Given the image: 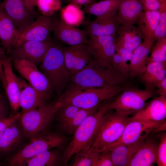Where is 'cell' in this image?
<instances>
[{"instance_id":"cell-1","label":"cell","mask_w":166,"mask_h":166,"mask_svg":"<svg viewBox=\"0 0 166 166\" xmlns=\"http://www.w3.org/2000/svg\"><path fill=\"white\" fill-rule=\"evenodd\" d=\"M127 81V78L111 66H103L92 58L81 70L71 76L65 91L81 90L122 85Z\"/></svg>"},{"instance_id":"cell-2","label":"cell","mask_w":166,"mask_h":166,"mask_svg":"<svg viewBox=\"0 0 166 166\" xmlns=\"http://www.w3.org/2000/svg\"><path fill=\"white\" fill-rule=\"evenodd\" d=\"M39 68L49 82L53 91L58 97L60 96L67 87L71 76L65 65L63 47L54 42Z\"/></svg>"},{"instance_id":"cell-3","label":"cell","mask_w":166,"mask_h":166,"mask_svg":"<svg viewBox=\"0 0 166 166\" xmlns=\"http://www.w3.org/2000/svg\"><path fill=\"white\" fill-rule=\"evenodd\" d=\"M123 85L92 88L81 90L65 91L56 100L61 106L72 105L82 109L98 106L101 103L111 100L125 88Z\"/></svg>"},{"instance_id":"cell-4","label":"cell","mask_w":166,"mask_h":166,"mask_svg":"<svg viewBox=\"0 0 166 166\" xmlns=\"http://www.w3.org/2000/svg\"><path fill=\"white\" fill-rule=\"evenodd\" d=\"M110 100L103 101L97 110L88 116L76 129L66 151L65 164L75 154L87 146H92L102 118L109 109Z\"/></svg>"},{"instance_id":"cell-5","label":"cell","mask_w":166,"mask_h":166,"mask_svg":"<svg viewBox=\"0 0 166 166\" xmlns=\"http://www.w3.org/2000/svg\"><path fill=\"white\" fill-rule=\"evenodd\" d=\"M128 112L108 109L104 115L92 147L101 151L117 141L129 122Z\"/></svg>"},{"instance_id":"cell-6","label":"cell","mask_w":166,"mask_h":166,"mask_svg":"<svg viewBox=\"0 0 166 166\" xmlns=\"http://www.w3.org/2000/svg\"><path fill=\"white\" fill-rule=\"evenodd\" d=\"M60 106L56 101L22 114L20 121L26 138L30 141L47 132Z\"/></svg>"},{"instance_id":"cell-7","label":"cell","mask_w":166,"mask_h":166,"mask_svg":"<svg viewBox=\"0 0 166 166\" xmlns=\"http://www.w3.org/2000/svg\"><path fill=\"white\" fill-rule=\"evenodd\" d=\"M65 139L57 133L46 132L30 141L14 154L10 156L7 164L10 166H24L25 162L39 153L58 147Z\"/></svg>"},{"instance_id":"cell-8","label":"cell","mask_w":166,"mask_h":166,"mask_svg":"<svg viewBox=\"0 0 166 166\" xmlns=\"http://www.w3.org/2000/svg\"><path fill=\"white\" fill-rule=\"evenodd\" d=\"M155 93V91L125 87L115 100L109 101L108 109L135 114Z\"/></svg>"},{"instance_id":"cell-9","label":"cell","mask_w":166,"mask_h":166,"mask_svg":"<svg viewBox=\"0 0 166 166\" xmlns=\"http://www.w3.org/2000/svg\"><path fill=\"white\" fill-rule=\"evenodd\" d=\"M13 65L19 73L47 101L53 91L45 75L33 63L25 60L13 59Z\"/></svg>"},{"instance_id":"cell-10","label":"cell","mask_w":166,"mask_h":166,"mask_svg":"<svg viewBox=\"0 0 166 166\" xmlns=\"http://www.w3.org/2000/svg\"><path fill=\"white\" fill-rule=\"evenodd\" d=\"M58 18L54 14L49 16L40 15L19 33L12 49L26 41H42L50 40V34Z\"/></svg>"},{"instance_id":"cell-11","label":"cell","mask_w":166,"mask_h":166,"mask_svg":"<svg viewBox=\"0 0 166 166\" xmlns=\"http://www.w3.org/2000/svg\"><path fill=\"white\" fill-rule=\"evenodd\" d=\"M53 42L51 40L26 41L11 49L8 54L11 59L25 60L37 65L43 61Z\"/></svg>"},{"instance_id":"cell-12","label":"cell","mask_w":166,"mask_h":166,"mask_svg":"<svg viewBox=\"0 0 166 166\" xmlns=\"http://www.w3.org/2000/svg\"><path fill=\"white\" fill-rule=\"evenodd\" d=\"M164 121L155 122L138 120L129 121L120 138L106 148L145 140L155 128Z\"/></svg>"},{"instance_id":"cell-13","label":"cell","mask_w":166,"mask_h":166,"mask_svg":"<svg viewBox=\"0 0 166 166\" xmlns=\"http://www.w3.org/2000/svg\"><path fill=\"white\" fill-rule=\"evenodd\" d=\"M115 36L90 37L86 44L87 49L94 58L101 65H111L113 57L116 53Z\"/></svg>"},{"instance_id":"cell-14","label":"cell","mask_w":166,"mask_h":166,"mask_svg":"<svg viewBox=\"0 0 166 166\" xmlns=\"http://www.w3.org/2000/svg\"><path fill=\"white\" fill-rule=\"evenodd\" d=\"M4 9L19 33L40 16L39 13L29 9L23 0H4Z\"/></svg>"},{"instance_id":"cell-15","label":"cell","mask_w":166,"mask_h":166,"mask_svg":"<svg viewBox=\"0 0 166 166\" xmlns=\"http://www.w3.org/2000/svg\"><path fill=\"white\" fill-rule=\"evenodd\" d=\"M19 119L6 128L0 138V155L11 156L23 146L22 145L26 137Z\"/></svg>"},{"instance_id":"cell-16","label":"cell","mask_w":166,"mask_h":166,"mask_svg":"<svg viewBox=\"0 0 166 166\" xmlns=\"http://www.w3.org/2000/svg\"><path fill=\"white\" fill-rule=\"evenodd\" d=\"M65 65L71 76L81 70L93 58L86 43L63 47Z\"/></svg>"},{"instance_id":"cell-17","label":"cell","mask_w":166,"mask_h":166,"mask_svg":"<svg viewBox=\"0 0 166 166\" xmlns=\"http://www.w3.org/2000/svg\"><path fill=\"white\" fill-rule=\"evenodd\" d=\"M117 13L96 17L93 20H86L82 24L90 37L116 36L119 25L115 16Z\"/></svg>"},{"instance_id":"cell-18","label":"cell","mask_w":166,"mask_h":166,"mask_svg":"<svg viewBox=\"0 0 166 166\" xmlns=\"http://www.w3.org/2000/svg\"><path fill=\"white\" fill-rule=\"evenodd\" d=\"M1 61L5 80L3 87L11 109L16 111L20 107L19 90L17 76L13 71L10 57H1Z\"/></svg>"},{"instance_id":"cell-19","label":"cell","mask_w":166,"mask_h":166,"mask_svg":"<svg viewBox=\"0 0 166 166\" xmlns=\"http://www.w3.org/2000/svg\"><path fill=\"white\" fill-rule=\"evenodd\" d=\"M56 38L62 43L69 46L82 43L87 44L88 41L86 31L68 25L60 18H58L53 31Z\"/></svg>"},{"instance_id":"cell-20","label":"cell","mask_w":166,"mask_h":166,"mask_svg":"<svg viewBox=\"0 0 166 166\" xmlns=\"http://www.w3.org/2000/svg\"><path fill=\"white\" fill-rule=\"evenodd\" d=\"M166 117V97L160 96L154 98L144 107L128 118L129 121L141 120L163 121Z\"/></svg>"},{"instance_id":"cell-21","label":"cell","mask_w":166,"mask_h":166,"mask_svg":"<svg viewBox=\"0 0 166 166\" xmlns=\"http://www.w3.org/2000/svg\"><path fill=\"white\" fill-rule=\"evenodd\" d=\"M17 79L19 88L21 114L46 103L47 101L25 80L17 76Z\"/></svg>"},{"instance_id":"cell-22","label":"cell","mask_w":166,"mask_h":166,"mask_svg":"<svg viewBox=\"0 0 166 166\" xmlns=\"http://www.w3.org/2000/svg\"><path fill=\"white\" fill-rule=\"evenodd\" d=\"M143 11L140 0H122L115 16L119 26L133 25Z\"/></svg>"},{"instance_id":"cell-23","label":"cell","mask_w":166,"mask_h":166,"mask_svg":"<svg viewBox=\"0 0 166 166\" xmlns=\"http://www.w3.org/2000/svg\"><path fill=\"white\" fill-rule=\"evenodd\" d=\"M158 139L149 136L132 159L128 166H151L156 162Z\"/></svg>"},{"instance_id":"cell-24","label":"cell","mask_w":166,"mask_h":166,"mask_svg":"<svg viewBox=\"0 0 166 166\" xmlns=\"http://www.w3.org/2000/svg\"><path fill=\"white\" fill-rule=\"evenodd\" d=\"M19 32L0 4V44L8 54L17 40Z\"/></svg>"},{"instance_id":"cell-25","label":"cell","mask_w":166,"mask_h":166,"mask_svg":"<svg viewBox=\"0 0 166 166\" xmlns=\"http://www.w3.org/2000/svg\"><path fill=\"white\" fill-rule=\"evenodd\" d=\"M142 36L134 25L119 26L115 38V46L133 51L142 42Z\"/></svg>"},{"instance_id":"cell-26","label":"cell","mask_w":166,"mask_h":166,"mask_svg":"<svg viewBox=\"0 0 166 166\" xmlns=\"http://www.w3.org/2000/svg\"><path fill=\"white\" fill-rule=\"evenodd\" d=\"M160 17V10L145 11L140 14L136 24L143 41L154 43V35Z\"/></svg>"},{"instance_id":"cell-27","label":"cell","mask_w":166,"mask_h":166,"mask_svg":"<svg viewBox=\"0 0 166 166\" xmlns=\"http://www.w3.org/2000/svg\"><path fill=\"white\" fill-rule=\"evenodd\" d=\"M154 44L143 41L133 51L132 57L129 64L130 68L129 77L139 76L144 72L149 55Z\"/></svg>"},{"instance_id":"cell-28","label":"cell","mask_w":166,"mask_h":166,"mask_svg":"<svg viewBox=\"0 0 166 166\" xmlns=\"http://www.w3.org/2000/svg\"><path fill=\"white\" fill-rule=\"evenodd\" d=\"M139 77L146 89L154 91L157 85L166 77V63L152 62L147 64L144 71Z\"/></svg>"},{"instance_id":"cell-29","label":"cell","mask_w":166,"mask_h":166,"mask_svg":"<svg viewBox=\"0 0 166 166\" xmlns=\"http://www.w3.org/2000/svg\"><path fill=\"white\" fill-rule=\"evenodd\" d=\"M144 140L130 144L121 145L106 148L111 151L114 166H128L132 159L142 146Z\"/></svg>"},{"instance_id":"cell-30","label":"cell","mask_w":166,"mask_h":166,"mask_svg":"<svg viewBox=\"0 0 166 166\" xmlns=\"http://www.w3.org/2000/svg\"><path fill=\"white\" fill-rule=\"evenodd\" d=\"M61 158V153L58 150L50 149L28 160L25 162L24 166H57L59 164Z\"/></svg>"},{"instance_id":"cell-31","label":"cell","mask_w":166,"mask_h":166,"mask_svg":"<svg viewBox=\"0 0 166 166\" xmlns=\"http://www.w3.org/2000/svg\"><path fill=\"white\" fill-rule=\"evenodd\" d=\"M122 0H105L84 6L82 10L85 14L96 17L117 13Z\"/></svg>"},{"instance_id":"cell-32","label":"cell","mask_w":166,"mask_h":166,"mask_svg":"<svg viewBox=\"0 0 166 166\" xmlns=\"http://www.w3.org/2000/svg\"><path fill=\"white\" fill-rule=\"evenodd\" d=\"M85 14L78 5L71 2L61 10L60 19L68 25L77 27L83 21Z\"/></svg>"},{"instance_id":"cell-33","label":"cell","mask_w":166,"mask_h":166,"mask_svg":"<svg viewBox=\"0 0 166 166\" xmlns=\"http://www.w3.org/2000/svg\"><path fill=\"white\" fill-rule=\"evenodd\" d=\"M100 105L90 109L81 108L62 130L68 134L73 135L85 119L95 112Z\"/></svg>"},{"instance_id":"cell-34","label":"cell","mask_w":166,"mask_h":166,"mask_svg":"<svg viewBox=\"0 0 166 166\" xmlns=\"http://www.w3.org/2000/svg\"><path fill=\"white\" fill-rule=\"evenodd\" d=\"M156 41L147 64L152 62L166 63V37L158 39Z\"/></svg>"},{"instance_id":"cell-35","label":"cell","mask_w":166,"mask_h":166,"mask_svg":"<svg viewBox=\"0 0 166 166\" xmlns=\"http://www.w3.org/2000/svg\"><path fill=\"white\" fill-rule=\"evenodd\" d=\"M81 109L72 105L60 107L56 113L60 127L62 129Z\"/></svg>"},{"instance_id":"cell-36","label":"cell","mask_w":166,"mask_h":166,"mask_svg":"<svg viewBox=\"0 0 166 166\" xmlns=\"http://www.w3.org/2000/svg\"><path fill=\"white\" fill-rule=\"evenodd\" d=\"M95 150L92 146L82 149L74 155L73 166H92Z\"/></svg>"},{"instance_id":"cell-37","label":"cell","mask_w":166,"mask_h":166,"mask_svg":"<svg viewBox=\"0 0 166 166\" xmlns=\"http://www.w3.org/2000/svg\"><path fill=\"white\" fill-rule=\"evenodd\" d=\"M61 4L59 0H35V3L42 15L45 16L54 14L60 9Z\"/></svg>"},{"instance_id":"cell-38","label":"cell","mask_w":166,"mask_h":166,"mask_svg":"<svg viewBox=\"0 0 166 166\" xmlns=\"http://www.w3.org/2000/svg\"><path fill=\"white\" fill-rule=\"evenodd\" d=\"M127 61L121 55L115 53L113 57L111 62L113 68L119 72L127 79L129 77L130 71L129 66L127 63Z\"/></svg>"},{"instance_id":"cell-39","label":"cell","mask_w":166,"mask_h":166,"mask_svg":"<svg viewBox=\"0 0 166 166\" xmlns=\"http://www.w3.org/2000/svg\"><path fill=\"white\" fill-rule=\"evenodd\" d=\"M92 166H114L111 151L107 149L100 151L95 149Z\"/></svg>"},{"instance_id":"cell-40","label":"cell","mask_w":166,"mask_h":166,"mask_svg":"<svg viewBox=\"0 0 166 166\" xmlns=\"http://www.w3.org/2000/svg\"><path fill=\"white\" fill-rule=\"evenodd\" d=\"M160 10V18L154 35L155 41L158 39L166 37V3L164 4Z\"/></svg>"},{"instance_id":"cell-41","label":"cell","mask_w":166,"mask_h":166,"mask_svg":"<svg viewBox=\"0 0 166 166\" xmlns=\"http://www.w3.org/2000/svg\"><path fill=\"white\" fill-rule=\"evenodd\" d=\"M159 144L156 157V162L158 166H166V133L159 136Z\"/></svg>"},{"instance_id":"cell-42","label":"cell","mask_w":166,"mask_h":166,"mask_svg":"<svg viewBox=\"0 0 166 166\" xmlns=\"http://www.w3.org/2000/svg\"><path fill=\"white\" fill-rule=\"evenodd\" d=\"M144 11L156 10H159L166 3V0H140Z\"/></svg>"},{"instance_id":"cell-43","label":"cell","mask_w":166,"mask_h":166,"mask_svg":"<svg viewBox=\"0 0 166 166\" xmlns=\"http://www.w3.org/2000/svg\"><path fill=\"white\" fill-rule=\"evenodd\" d=\"M21 115V113H18L0 121V138L6 128L13 122L20 118Z\"/></svg>"},{"instance_id":"cell-44","label":"cell","mask_w":166,"mask_h":166,"mask_svg":"<svg viewBox=\"0 0 166 166\" xmlns=\"http://www.w3.org/2000/svg\"><path fill=\"white\" fill-rule=\"evenodd\" d=\"M7 107L3 97L0 95V121L7 117Z\"/></svg>"},{"instance_id":"cell-45","label":"cell","mask_w":166,"mask_h":166,"mask_svg":"<svg viewBox=\"0 0 166 166\" xmlns=\"http://www.w3.org/2000/svg\"><path fill=\"white\" fill-rule=\"evenodd\" d=\"M116 52L122 56L128 61L132 59L133 52L123 48L116 46Z\"/></svg>"},{"instance_id":"cell-46","label":"cell","mask_w":166,"mask_h":166,"mask_svg":"<svg viewBox=\"0 0 166 166\" xmlns=\"http://www.w3.org/2000/svg\"><path fill=\"white\" fill-rule=\"evenodd\" d=\"M156 87L158 88L157 93L160 95L166 97V77L158 83Z\"/></svg>"},{"instance_id":"cell-47","label":"cell","mask_w":166,"mask_h":166,"mask_svg":"<svg viewBox=\"0 0 166 166\" xmlns=\"http://www.w3.org/2000/svg\"><path fill=\"white\" fill-rule=\"evenodd\" d=\"M71 2L76 4L79 6H84L94 3L93 0H71Z\"/></svg>"},{"instance_id":"cell-48","label":"cell","mask_w":166,"mask_h":166,"mask_svg":"<svg viewBox=\"0 0 166 166\" xmlns=\"http://www.w3.org/2000/svg\"><path fill=\"white\" fill-rule=\"evenodd\" d=\"M26 6L29 9L34 10L35 0H23Z\"/></svg>"},{"instance_id":"cell-49","label":"cell","mask_w":166,"mask_h":166,"mask_svg":"<svg viewBox=\"0 0 166 166\" xmlns=\"http://www.w3.org/2000/svg\"><path fill=\"white\" fill-rule=\"evenodd\" d=\"M166 130V121H164L157 128H155L152 131L153 133L158 132L161 131Z\"/></svg>"},{"instance_id":"cell-50","label":"cell","mask_w":166,"mask_h":166,"mask_svg":"<svg viewBox=\"0 0 166 166\" xmlns=\"http://www.w3.org/2000/svg\"><path fill=\"white\" fill-rule=\"evenodd\" d=\"M0 81H1V82L3 86L5 83V80H4V78L3 68H2V63L1 59H0Z\"/></svg>"},{"instance_id":"cell-51","label":"cell","mask_w":166,"mask_h":166,"mask_svg":"<svg viewBox=\"0 0 166 166\" xmlns=\"http://www.w3.org/2000/svg\"><path fill=\"white\" fill-rule=\"evenodd\" d=\"M2 55V51H1V49L0 46V59H1Z\"/></svg>"},{"instance_id":"cell-52","label":"cell","mask_w":166,"mask_h":166,"mask_svg":"<svg viewBox=\"0 0 166 166\" xmlns=\"http://www.w3.org/2000/svg\"><path fill=\"white\" fill-rule=\"evenodd\" d=\"M61 2L62 1H64V0H66V1H71V0H59Z\"/></svg>"},{"instance_id":"cell-53","label":"cell","mask_w":166,"mask_h":166,"mask_svg":"<svg viewBox=\"0 0 166 166\" xmlns=\"http://www.w3.org/2000/svg\"><path fill=\"white\" fill-rule=\"evenodd\" d=\"M99 0H93V3H95V2Z\"/></svg>"}]
</instances>
